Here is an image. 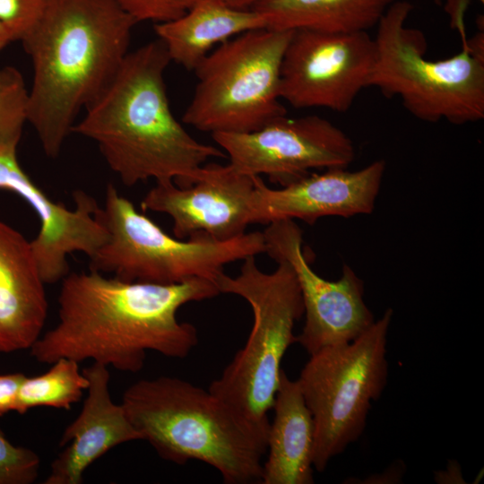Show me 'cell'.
I'll return each instance as SVG.
<instances>
[{
    "mask_svg": "<svg viewBox=\"0 0 484 484\" xmlns=\"http://www.w3.org/2000/svg\"><path fill=\"white\" fill-rule=\"evenodd\" d=\"M213 281L191 279L160 285L125 281L103 273L69 272L58 295V322L30 347L41 363L91 359L136 373L146 352L184 359L198 343L196 328L180 322L179 308L219 295Z\"/></svg>",
    "mask_w": 484,
    "mask_h": 484,
    "instance_id": "obj_1",
    "label": "cell"
},
{
    "mask_svg": "<svg viewBox=\"0 0 484 484\" xmlns=\"http://www.w3.org/2000/svg\"><path fill=\"white\" fill-rule=\"evenodd\" d=\"M135 24L115 0H49L22 39L33 73L27 122L48 157L59 155L80 111L116 75Z\"/></svg>",
    "mask_w": 484,
    "mask_h": 484,
    "instance_id": "obj_2",
    "label": "cell"
},
{
    "mask_svg": "<svg viewBox=\"0 0 484 484\" xmlns=\"http://www.w3.org/2000/svg\"><path fill=\"white\" fill-rule=\"evenodd\" d=\"M171 63L160 39L129 51L72 133L95 142L109 169L133 186L150 178L192 185L201 168L224 151L194 139L170 108L165 72Z\"/></svg>",
    "mask_w": 484,
    "mask_h": 484,
    "instance_id": "obj_3",
    "label": "cell"
},
{
    "mask_svg": "<svg viewBox=\"0 0 484 484\" xmlns=\"http://www.w3.org/2000/svg\"><path fill=\"white\" fill-rule=\"evenodd\" d=\"M121 404L161 458L203 462L228 484L261 480L267 436L209 389L173 376L141 379L125 391Z\"/></svg>",
    "mask_w": 484,
    "mask_h": 484,
    "instance_id": "obj_4",
    "label": "cell"
},
{
    "mask_svg": "<svg viewBox=\"0 0 484 484\" xmlns=\"http://www.w3.org/2000/svg\"><path fill=\"white\" fill-rule=\"evenodd\" d=\"M413 6L394 1L380 18L375 39L376 58L368 86L385 97H398L415 117L454 125L484 118L483 32L467 39L454 56L426 58L419 30L406 27Z\"/></svg>",
    "mask_w": 484,
    "mask_h": 484,
    "instance_id": "obj_5",
    "label": "cell"
},
{
    "mask_svg": "<svg viewBox=\"0 0 484 484\" xmlns=\"http://www.w3.org/2000/svg\"><path fill=\"white\" fill-rule=\"evenodd\" d=\"M255 256L244 259L237 276L223 272L216 281L220 293L239 296L250 305L253 325L245 345L208 389L268 436V411L279 387L281 360L296 342L294 326L304 307L290 264L278 260L275 271L267 273Z\"/></svg>",
    "mask_w": 484,
    "mask_h": 484,
    "instance_id": "obj_6",
    "label": "cell"
},
{
    "mask_svg": "<svg viewBox=\"0 0 484 484\" xmlns=\"http://www.w3.org/2000/svg\"><path fill=\"white\" fill-rule=\"evenodd\" d=\"M99 214L108 239L90 258V270L125 281L171 285L200 278L216 283L227 264L265 253L259 231L225 241L172 237L139 212L113 184L107 186Z\"/></svg>",
    "mask_w": 484,
    "mask_h": 484,
    "instance_id": "obj_7",
    "label": "cell"
},
{
    "mask_svg": "<svg viewBox=\"0 0 484 484\" xmlns=\"http://www.w3.org/2000/svg\"><path fill=\"white\" fill-rule=\"evenodd\" d=\"M292 32L249 30L212 50L194 70L197 84L183 122L212 134L250 133L286 115L281 68Z\"/></svg>",
    "mask_w": 484,
    "mask_h": 484,
    "instance_id": "obj_8",
    "label": "cell"
},
{
    "mask_svg": "<svg viewBox=\"0 0 484 484\" xmlns=\"http://www.w3.org/2000/svg\"><path fill=\"white\" fill-rule=\"evenodd\" d=\"M392 316L393 310L388 308L351 342L309 355L297 379L314 420L313 465L319 472L359 439L372 402L381 397L386 386Z\"/></svg>",
    "mask_w": 484,
    "mask_h": 484,
    "instance_id": "obj_9",
    "label": "cell"
},
{
    "mask_svg": "<svg viewBox=\"0 0 484 484\" xmlns=\"http://www.w3.org/2000/svg\"><path fill=\"white\" fill-rule=\"evenodd\" d=\"M376 58L367 31L293 30L281 68V99L296 108L345 113L368 86Z\"/></svg>",
    "mask_w": 484,
    "mask_h": 484,
    "instance_id": "obj_10",
    "label": "cell"
},
{
    "mask_svg": "<svg viewBox=\"0 0 484 484\" xmlns=\"http://www.w3.org/2000/svg\"><path fill=\"white\" fill-rule=\"evenodd\" d=\"M212 137L235 170L266 175L281 186L313 169L348 168L355 159L352 140L316 115L289 117L286 114L254 132L216 133Z\"/></svg>",
    "mask_w": 484,
    "mask_h": 484,
    "instance_id": "obj_11",
    "label": "cell"
},
{
    "mask_svg": "<svg viewBox=\"0 0 484 484\" xmlns=\"http://www.w3.org/2000/svg\"><path fill=\"white\" fill-rule=\"evenodd\" d=\"M263 234L265 253L274 261L288 262L296 274L305 315L296 342L309 355L351 342L374 324V315L364 301L363 281L347 264L337 281L319 276L304 255L303 231L295 220L272 222Z\"/></svg>",
    "mask_w": 484,
    "mask_h": 484,
    "instance_id": "obj_12",
    "label": "cell"
},
{
    "mask_svg": "<svg viewBox=\"0 0 484 484\" xmlns=\"http://www.w3.org/2000/svg\"><path fill=\"white\" fill-rule=\"evenodd\" d=\"M18 143L0 144V189L22 197L38 216L39 230L31 248L44 282L56 283L70 272L68 255L80 252L91 258L108 239V231L97 201L84 191L73 193V209L50 199L21 167Z\"/></svg>",
    "mask_w": 484,
    "mask_h": 484,
    "instance_id": "obj_13",
    "label": "cell"
},
{
    "mask_svg": "<svg viewBox=\"0 0 484 484\" xmlns=\"http://www.w3.org/2000/svg\"><path fill=\"white\" fill-rule=\"evenodd\" d=\"M254 188L255 176L239 173L229 164H204L189 186L156 183L141 207L170 216L174 237L179 239L205 236L225 241L243 235L250 224Z\"/></svg>",
    "mask_w": 484,
    "mask_h": 484,
    "instance_id": "obj_14",
    "label": "cell"
},
{
    "mask_svg": "<svg viewBox=\"0 0 484 484\" xmlns=\"http://www.w3.org/2000/svg\"><path fill=\"white\" fill-rule=\"evenodd\" d=\"M385 170L383 160L356 171L327 169L321 173L311 172L279 189L270 188L260 176H255L249 222L268 225L281 220H300L314 224L326 216L370 214Z\"/></svg>",
    "mask_w": 484,
    "mask_h": 484,
    "instance_id": "obj_15",
    "label": "cell"
},
{
    "mask_svg": "<svg viewBox=\"0 0 484 484\" xmlns=\"http://www.w3.org/2000/svg\"><path fill=\"white\" fill-rule=\"evenodd\" d=\"M89 381L87 397L77 418L66 427L44 484H81L86 469L113 447L142 439L122 404L113 402L107 366L93 362L82 370Z\"/></svg>",
    "mask_w": 484,
    "mask_h": 484,
    "instance_id": "obj_16",
    "label": "cell"
},
{
    "mask_svg": "<svg viewBox=\"0 0 484 484\" xmlns=\"http://www.w3.org/2000/svg\"><path fill=\"white\" fill-rule=\"evenodd\" d=\"M45 284L30 241L0 220V353L30 350L41 336Z\"/></svg>",
    "mask_w": 484,
    "mask_h": 484,
    "instance_id": "obj_17",
    "label": "cell"
},
{
    "mask_svg": "<svg viewBox=\"0 0 484 484\" xmlns=\"http://www.w3.org/2000/svg\"><path fill=\"white\" fill-rule=\"evenodd\" d=\"M272 409L267 458L263 462L264 484L314 483L315 425L298 380L281 370Z\"/></svg>",
    "mask_w": 484,
    "mask_h": 484,
    "instance_id": "obj_18",
    "label": "cell"
},
{
    "mask_svg": "<svg viewBox=\"0 0 484 484\" xmlns=\"http://www.w3.org/2000/svg\"><path fill=\"white\" fill-rule=\"evenodd\" d=\"M266 28L254 9H238L223 0H197L181 16L154 24L171 62L194 70L219 45L249 30Z\"/></svg>",
    "mask_w": 484,
    "mask_h": 484,
    "instance_id": "obj_19",
    "label": "cell"
},
{
    "mask_svg": "<svg viewBox=\"0 0 484 484\" xmlns=\"http://www.w3.org/2000/svg\"><path fill=\"white\" fill-rule=\"evenodd\" d=\"M395 0H262L252 9L266 28L325 32L367 31Z\"/></svg>",
    "mask_w": 484,
    "mask_h": 484,
    "instance_id": "obj_20",
    "label": "cell"
},
{
    "mask_svg": "<svg viewBox=\"0 0 484 484\" xmlns=\"http://www.w3.org/2000/svg\"><path fill=\"white\" fill-rule=\"evenodd\" d=\"M78 364L73 359L62 358L54 361L42 375L25 376L17 393L14 411L24 414L30 409L41 406L70 410L89 385Z\"/></svg>",
    "mask_w": 484,
    "mask_h": 484,
    "instance_id": "obj_21",
    "label": "cell"
},
{
    "mask_svg": "<svg viewBox=\"0 0 484 484\" xmlns=\"http://www.w3.org/2000/svg\"><path fill=\"white\" fill-rule=\"evenodd\" d=\"M28 91L18 69L0 66V144L20 142L27 123Z\"/></svg>",
    "mask_w": 484,
    "mask_h": 484,
    "instance_id": "obj_22",
    "label": "cell"
},
{
    "mask_svg": "<svg viewBox=\"0 0 484 484\" xmlns=\"http://www.w3.org/2000/svg\"><path fill=\"white\" fill-rule=\"evenodd\" d=\"M39 465L34 451L14 445L0 429V484H31L38 478Z\"/></svg>",
    "mask_w": 484,
    "mask_h": 484,
    "instance_id": "obj_23",
    "label": "cell"
},
{
    "mask_svg": "<svg viewBox=\"0 0 484 484\" xmlns=\"http://www.w3.org/2000/svg\"><path fill=\"white\" fill-rule=\"evenodd\" d=\"M49 0H0V22L13 40L22 39L37 24Z\"/></svg>",
    "mask_w": 484,
    "mask_h": 484,
    "instance_id": "obj_24",
    "label": "cell"
},
{
    "mask_svg": "<svg viewBox=\"0 0 484 484\" xmlns=\"http://www.w3.org/2000/svg\"><path fill=\"white\" fill-rule=\"evenodd\" d=\"M136 22L154 24L184 14L197 0H115Z\"/></svg>",
    "mask_w": 484,
    "mask_h": 484,
    "instance_id": "obj_25",
    "label": "cell"
},
{
    "mask_svg": "<svg viewBox=\"0 0 484 484\" xmlns=\"http://www.w3.org/2000/svg\"><path fill=\"white\" fill-rule=\"evenodd\" d=\"M24 377L22 373L0 375V416L14 411L17 393Z\"/></svg>",
    "mask_w": 484,
    "mask_h": 484,
    "instance_id": "obj_26",
    "label": "cell"
},
{
    "mask_svg": "<svg viewBox=\"0 0 484 484\" xmlns=\"http://www.w3.org/2000/svg\"><path fill=\"white\" fill-rule=\"evenodd\" d=\"M471 0H445V10L450 16V24L458 30L461 37L465 35L464 15Z\"/></svg>",
    "mask_w": 484,
    "mask_h": 484,
    "instance_id": "obj_27",
    "label": "cell"
},
{
    "mask_svg": "<svg viewBox=\"0 0 484 484\" xmlns=\"http://www.w3.org/2000/svg\"><path fill=\"white\" fill-rule=\"evenodd\" d=\"M232 7L238 9H252L262 0H223Z\"/></svg>",
    "mask_w": 484,
    "mask_h": 484,
    "instance_id": "obj_28",
    "label": "cell"
},
{
    "mask_svg": "<svg viewBox=\"0 0 484 484\" xmlns=\"http://www.w3.org/2000/svg\"><path fill=\"white\" fill-rule=\"evenodd\" d=\"M13 38L8 30L0 22V53L11 43Z\"/></svg>",
    "mask_w": 484,
    "mask_h": 484,
    "instance_id": "obj_29",
    "label": "cell"
},
{
    "mask_svg": "<svg viewBox=\"0 0 484 484\" xmlns=\"http://www.w3.org/2000/svg\"><path fill=\"white\" fill-rule=\"evenodd\" d=\"M434 4H437V5H441L442 4V0H431Z\"/></svg>",
    "mask_w": 484,
    "mask_h": 484,
    "instance_id": "obj_30",
    "label": "cell"
},
{
    "mask_svg": "<svg viewBox=\"0 0 484 484\" xmlns=\"http://www.w3.org/2000/svg\"><path fill=\"white\" fill-rule=\"evenodd\" d=\"M479 1H480V2L481 3V4H483V3H484V0H479Z\"/></svg>",
    "mask_w": 484,
    "mask_h": 484,
    "instance_id": "obj_31",
    "label": "cell"
}]
</instances>
